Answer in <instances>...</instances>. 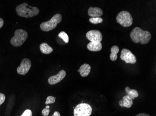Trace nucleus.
<instances>
[{
	"label": "nucleus",
	"mask_w": 156,
	"mask_h": 116,
	"mask_svg": "<svg viewBox=\"0 0 156 116\" xmlns=\"http://www.w3.org/2000/svg\"><path fill=\"white\" fill-rule=\"evenodd\" d=\"M131 40L135 43L146 44L149 42L151 38L150 32L143 30L139 27L134 28L130 33Z\"/></svg>",
	"instance_id": "f257e3e1"
},
{
	"label": "nucleus",
	"mask_w": 156,
	"mask_h": 116,
	"mask_svg": "<svg viewBox=\"0 0 156 116\" xmlns=\"http://www.w3.org/2000/svg\"><path fill=\"white\" fill-rule=\"evenodd\" d=\"M16 11L19 16L27 18L36 16L39 13L38 8L30 6L26 2L18 5L16 8Z\"/></svg>",
	"instance_id": "f03ea898"
},
{
	"label": "nucleus",
	"mask_w": 156,
	"mask_h": 116,
	"mask_svg": "<svg viewBox=\"0 0 156 116\" xmlns=\"http://www.w3.org/2000/svg\"><path fill=\"white\" fill-rule=\"evenodd\" d=\"M62 19V16L61 14H56L49 21L42 22L40 24V28L42 31L45 32L51 31L57 27L58 24L61 22Z\"/></svg>",
	"instance_id": "7ed1b4c3"
},
{
	"label": "nucleus",
	"mask_w": 156,
	"mask_h": 116,
	"mask_svg": "<svg viewBox=\"0 0 156 116\" xmlns=\"http://www.w3.org/2000/svg\"><path fill=\"white\" fill-rule=\"evenodd\" d=\"M14 35L10 40L11 44L14 47H19L22 46L28 38V33L22 29H18L16 30Z\"/></svg>",
	"instance_id": "20e7f679"
},
{
	"label": "nucleus",
	"mask_w": 156,
	"mask_h": 116,
	"mask_svg": "<svg viewBox=\"0 0 156 116\" xmlns=\"http://www.w3.org/2000/svg\"><path fill=\"white\" fill-rule=\"evenodd\" d=\"M119 24L125 28L129 27L133 24V19L130 13L126 11L119 12L116 18Z\"/></svg>",
	"instance_id": "39448f33"
},
{
	"label": "nucleus",
	"mask_w": 156,
	"mask_h": 116,
	"mask_svg": "<svg viewBox=\"0 0 156 116\" xmlns=\"http://www.w3.org/2000/svg\"><path fill=\"white\" fill-rule=\"evenodd\" d=\"M92 113V108L90 104L87 103L78 104L74 108V116H91Z\"/></svg>",
	"instance_id": "423d86ee"
},
{
	"label": "nucleus",
	"mask_w": 156,
	"mask_h": 116,
	"mask_svg": "<svg viewBox=\"0 0 156 116\" xmlns=\"http://www.w3.org/2000/svg\"><path fill=\"white\" fill-rule=\"evenodd\" d=\"M120 58L127 64H134L136 62V57L128 49L123 48L122 50Z\"/></svg>",
	"instance_id": "0eeeda50"
},
{
	"label": "nucleus",
	"mask_w": 156,
	"mask_h": 116,
	"mask_svg": "<svg viewBox=\"0 0 156 116\" xmlns=\"http://www.w3.org/2000/svg\"><path fill=\"white\" fill-rule=\"evenodd\" d=\"M86 36L91 42H101L102 40V34L99 30H90L87 33Z\"/></svg>",
	"instance_id": "6e6552de"
},
{
	"label": "nucleus",
	"mask_w": 156,
	"mask_h": 116,
	"mask_svg": "<svg viewBox=\"0 0 156 116\" xmlns=\"http://www.w3.org/2000/svg\"><path fill=\"white\" fill-rule=\"evenodd\" d=\"M31 66V61L29 59L25 58L21 61L19 67L17 68V72L20 75H24L29 71Z\"/></svg>",
	"instance_id": "1a4fd4ad"
},
{
	"label": "nucleus",
	"mask_w": 156,
	"mask_h": 116,
	"mask_svg": "<svg viewBox=\"0 0 156 116\" xmlns=\"http://www.w3.org/2000/svg\"><path fill=\"white\" fill-rule=\"evenodd\" d=\"M66 72L64 70L60 71L57 75L51 76L48 79V83L51 85H54L60 82L65 78Z\"/></svg>",
	"instance_id": "9d476101"
},
{
	"label": "nucleus",
	"mask_w": 156,
	"mask_h": 116,
	"mask_svg": "<svg viewBox=\"0 0 156 116\" xmlns=\"http://www.w3.org/2000/svg\"><path fill=\"white\" fill-rule=\"evenodd\" d=\"M103 12L102 9L98 7H90L88 9L89 16L92 17H100L103 15Z\"/></svg>",
	"instance_id": "9b49d317"
},
{
	"label": "nucleus",
	"mask_w": 156,
	"mask_h": 116,
	"mask_svg": "<svg viewBox=\"0 0 156 116\" xmlns=\"http://www.w3.org/2000/svg\"><path fill=\"white\" fill-rule=\"evenodd\" d=\"M133 104V100L127 95L124 96L119 101V105L121 107H122L130 108Z\"/></svg>",
	"instance_id": "f8f14e48"
},
{
	"label": "nucleus",
	"mask_w": 156,
	"mask_h": 116,
	"mask_svg": "<svg viewBox=\"0 0 156 116\" xmlns=\"http://www.w3.org/2000/svg\"><path fill=\"white\" fill-rule=\"evenodd\" d=\"M78 71L80 72L81 77H86L90 74L91 71V67L87 64H84L81 65Z\"/></svg>",
	"instance_id": "ddd939ff"
},
{
	"label": "nucleus",
	"mask_w": 156,
	"mask_h": 116,
	"mask_svg": "<svg viewBox=\"0 0 156 116\" xmlns=\"http://www.w3.org/2000/svg\"><path fill=\"white\" fill-rule=\"evenodd\" d=\"M87 48L90 51L97 52L101 50L102 48L101 42H89L87 45Z\"/></svg>",
	"instance_id": "4468645a"
},
{
	"label": "nucleus",
	"mask_w": 156,
	"mask_h": 116,
	"mask_svg": "<svg viewBox=\"0 0 156 116\" xmlns=\"http://www.w3.org/2000/svg\"><path fill=\"white\" fill-rule=\"evenodd\" d=\"M125 92H126V95L129 97L131 99L133 100L136 98L138 97L139 96V94H138V91L135 89H131L128 87L127 86L125 88Z\"/></svg>",
	"instance_id": "2eb2a0df"
},
{
	"label": "nucleus",
	"mask_w": 156,
	"mask_h": 116,
	"mask_svg": "<svg viewBox=\"0 0 156 116\" xmlns=\"http://www.w3.org/2000/svg\"><path fill=\"white\" fill-rule=\"evenodd\" d=\"M40 50L43 54L46 55L51 54L53 51V48L45 42L42 43L40 44Z\"/></svg>",
	"instance_id": "dca6fc26"
},
{
	"label": "nucleus",
	"mask_w": 156,
	"mask_h": 116,
	"mask_svg": "<svg viewBox=\"0 0 156 116\" xmlns=\"http://www.w3.org/2000/svg\"><path fill=\"white\" fill-rule=\"evenodd\" d=\"M111 54L110 55V59L111 61H114L117 59V54L119 51V48L118 46H113L111 48Z\"/></svg>",
	"instance_id": "f3484780"
},
{
	"label": "nucleus",
	"mask_w": 156,
	"mask_h": 116,
	"mask_svg": "<svg viewBox=\"0 0 156 116\" xmlns=\"http://www.w3.org/2000/svg\"><path fill=\"white\" fill-rule=\"evenodd\" d=\"M89 22L92 24H97L103 22V19L101 17H91L89 19Z\"/></svg>",
	"instance_id": "a211bd4d"
},
{
	"label": "nucleus",
	"mask_w": 156,
	"mask_h": 116,
	"mask_svg": "<svg viewBox=\"0 0 156 116\" xmlns=\"http://www.w3.org/2000/svg\"><path fill=\"white\" fill-rule=\"evenodd\" d=\"M58 37L62 39L66 43H68L69 42V37L67 34L64 31L60 32L58 34Z\"/></svg>",
	"instance_id": "6ab92c4d"
},
{
	"label": "nucleus",
	"mask_w": 156,
	"mask_h": 116,
	"mask_svg": "<svg viewBox=\"0 0 156 116\" xmlns=\"http://www.w3.org/2000/svg\"><path fill=\"white\" fill-rule=\"evenodd\" d=\"M55 101H56V97L50 96H48L47 98H46L45 104H50L54 103L55 102Z\"/></svg>",
	"instance_id": "aec40b11"
},
{
	"label": "nucleus",
	"mask_w": 156,
	"mask_h": 116,
	"mask_svg": "<svg viewBox=\"0 0 156 116\" xmlns=\"http://www.w3.org/2000/svg\"><path fill=\"white\" fill-rule=\"evenodd\" d=\"M50 106L47 105L44 109L42 111V114L43 116H48L49 115V112L50 111Z\"/></svg>",
	"instance_id": "412c9836"
},
{
	"label": "nucleus",
	"mask_w": 156,
	"mask_h": 116,
	"mask_svg": "<svg viewBox=\"0 0 156 116\" xmlns=\"http://www.w3.org/2000/svg\"><path fill=\"white\" fill-rule=\"evenodd\" d=\"M33 113L30 110L27 109L24 111L22 115L20 116H32Z\"/></svg>",
	"instance_id": "4be33fe9"
},
{
	"label": "nucleus",
	"mask_w": 156,
	"mask_h": 116,
	"mask_svg": "<svg viewBox=\"0 0 156 116\" xmlns=\"http://www.w3.org/2000/svg\"><path fill=\"white\" fill-rule=\"evenodd\" d=\"M5 96L4 94L2 93H0V105L4 102L5 100Z\"/></svg>",
	"instance_id": "5701e85b"
},
{
	"label": "nucleus",
	"mask_w": 156,
	"mask_h": 116,
	"mask_svg": "<svg viewBox=\"0 0 156 116\" xmlns=\"http://www.w3.org/2000/svg\"><path fill=\"white\" fill-rule=\"evenodd\" d=\"M136 116H150L149 114L145 113H140L137 114Z\"/></svg>",
	"instance_id": "b1692460"
},
{
	"label": "nucleus",
	"mask_w": 156,
	"mask_h": 116,
	"mask_svg": "<svg viewBox=\"0 0 156 116\" xmlns=\"http://www.w3.org/2000/svg\"><path fill=\"white\" fill-rule=\"evenodd\" d=\"M3 24H4V21H3V19L0 18V29L2 28Z\"/></svg>",
	"instance_id": "393cba45"
},
{
	"label": "nucleus",
	"mask_w": 156,
	"mask_h": 116,
	"mask_svg": "<svg viewBox=\"0 0 156 116\" xmlns=\"http://www.w3.org/2000/svg\"><path fill=\"white\" fill-rule=\"evenodd\" d=\"M51 116H61L60 113L58 111H55L53 113V115Z\"/></svg>",
	"instance_id": "a878e982"
}]
</instances>
